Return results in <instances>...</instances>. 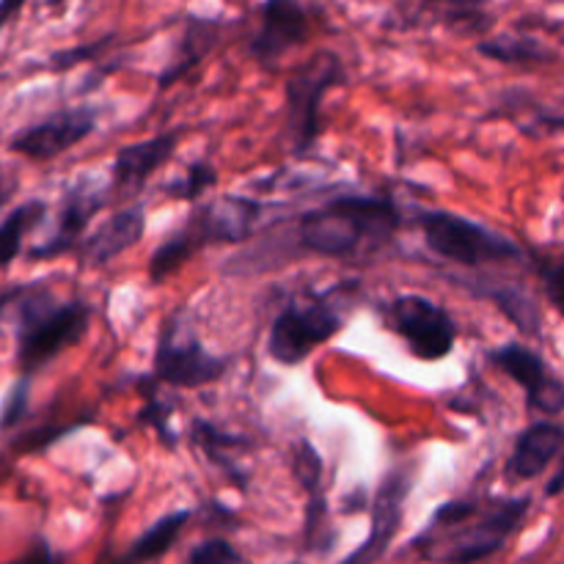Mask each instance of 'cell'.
<instances>
[{"label":"cell","instance_id":"obj_1","mask_svg":"<svg viewBox=\"0 0 564 564\" xmlns=\"http://www.w3.org/2000/svg\"><path fill=\"white\" fill-rule=\"evenodd\" d=\"M0 319L14 325L20 372L33 375L86 336L91 308L53 295L44 284H28L0 295Z\"/></svg>","mask_w":564,"mask_h":564},{"label":"cell","instance_id":"obj_2","mask_svg":"<svg viewBox=\"0 0 564 564\" xmlns=\"http://www.w3.org/2000/svg\"><path fill=\"white\" fill-rule=\"evenodd\" d=\"M402 226V213L391 196H336L308 209L295 226L301 251L317 257H352L367 242H386Z\"/></svg>","mask_w":564,"mask_h":564},{"label":"cell","instance_id":"obj_3","mask_svg":"<svg viewBox=\"0 0 564 564\" xmlns=\"http://www.w3.org/2000/svg\"><path fill=\"white\" fill-rule=\"evenodd\" d=\"M419 229L433 253L463 264V268H485V264L521 262L523 251L516 240L490 226L468 220L446 209H424L419 213Z\"/></svg>","mask_w":564,"mask_h":564},{"label":"cell","instance_id":"obj_4","mask_svg":"<svg viewBox=\"0 0 564 564\" xmlns=\"http://www.w3.org/2000/svg\"><path fill=\"white\" fill-rule=\"evenodd\" d=\"M347 83V66L330 50L312 55L295 75L286 80V135L292 138V152L306 154L323 132V99L325 94Z\"/></svg>","mask_w":564,"mask_h":564},{"label":"cell","instance_id":"obj_5","mask_svg":"<svg viewBox=\"0 0 564 564\" xmlns=\"http://www.w3.org/2000/svg\"><path fill=\"white\" fill-rule=\"evenodd\" d=\"M345 328V314L328 295L292 297L273 319L268 352L284 367H297L317 347L328 345Z\"/></svg>","mask_w":564,"mask_h":564},{"label":"cell","instance_id":"obj_6","mask_svg":"<svg viewBox=\"0 0 564 564\" xmlns=\"http://www.w3.org/2000/svg\"><path fill=\"white\" fill-rule=\"evenodd\" d=\"M152 367L158 383H169L171 389H202L224 378L229 358L209 352L198 339L196 328L174 314L160 330Z\"/></svg>","mask_w":564,"mask_h":564},{"label":"cell","instance_id":"obj_7","mask_svg":"<svg viewBox=\"0 0 564 564\" xmlns=\"http://www.w3.org/2000/svg\"><path fill=\"white\" fill-rule=\"evenodd\" d=\"M386 325L419 361H444L457 341V323L444 306L424 295H400L386 306Z\"/></svg>","mask_w":564,"mask_h":564},{"label":"cell","instance_id":"obj_8","mask_svg":"<svg viewBox=\"0 0 564 564\" xmlns=\"http://www.w3.org/2000/svg\"><path fill=\"white\" fill-rule=\"evenodd\" d=\"M529 510H532V496H512V499H494L485 510L471 516V527L460 529L452 540V549L441 554V560L449 562H479L490 560L507 545V540L523 527Z\"/></svg>","mask_w":564,"mask_h":564},{"label":"cell","instance_id":"obj_9","mask_svg":"<svg viewBox=\"0 0 564 564\" xmlns=\"http://www.w3.org/2000/svg\"><path fill=\"white\" fill-rule=\"evenodd\" d=\"M108 185L99 174H83L64 191L58 207V220H55L53 235L44 242L33 246L28 251V259H58L64 253L75 251L80 240L86 237V229L97 218L99 209L105 207L108 198Z\"/></svg>","mask_w":564,"mask_h":564},{"label":"cell","instance_id":"obj_10","mask_svg":"<svg viewBox=\"0 0 564 564\" xmlns=\"http://www.w3.org/2000/svg\"><path fill=\"white\" fill-rule=\"evenodd\" d=\"M490 364L516 380L527 394L529 411L560 416L564 411V383L549 369L545 358L523 341H507L488 352Z\"/></svg>","mask_w":564,"mask_h":564},{"label":"cell","instance_id":"obj_11","mask_svg":"<svg viewBox=\"0 0 564 564\" xmlns=\"http://www.w3.org/2000/svg\"><path fill=\"white\" fill-rule=\"evenodd\" d=\"M264 204L248 196H218L213 202L193 209L187 224L182 229L193 240V246L202 251L218 242H240L248 240L262 218Z\"/></svg>","mask_w":564,"mask_h":564},{"label":"cell","instance_id":"obj_12","mask_svg":"<svg viewBox=\"0 0 564 564\" xmlns=\"http://www.w3.org/2000/svg\"><path fill=\"white\" fill-rule=\"evenodd\" d=\"M97 119L99 110L91 108V105L58 110V113L17 132L11 138V152L22 154L28 160H53L58 154L69 152L80 141H86L97 130Z\"/></svg>","mask_w":564,"mask_h":564},{"label":"cell","instance_id":"obj_13","mask_svg":"<svg viewBox=\"0 0 564 564\" xmlns=\"http://www.w3.org/2000/svg\"><path fill=\"white\" fill-rule=\"evenodd\" d=\"M413 482H416V474L411 466H397L386 474L372 499V527H369L367 540L361 543V549L347 556V562H375L386 556V551L402 529L405 501L411 496Z\"/></svg>","mask_w":564,"mask_h":564},{"label":"cell","instance_id":"obj_14","mask_svg":"<svg viewBox=\"0 0 564 564\" xmlns=\"http://www.w3.org/2000/svg\"><path fill=\"white\" fill-rule=\"evenodd\" d=\"M308 39V14L301 0H264L259 9V28L248 42V53L259 64L275 69L286 53Z\"/></svg>","mask_w":564,"mask_h":564},{"label":"cell","instance_id":"obj_15","mask_svg":"<svg viewBox=\"0 0 564 564\" xmlns=\"http://www.w3.org/2000/svg\"><path fill=\"white\" fill-rule=\"evenodd\" d=\"M143 231H147L143 204H132V207H124L110 215V218H105L91 235L83 237L75 251L80 253L83 268H102V264L113 262L119 253L138 246Z\"/></svg>","mask_w":564,"mask_h":564},{"label":"cell","instance_id":"obj_16","mask_svg":"<svg viewBox=\"0 0 564 564\" xmlns=\"http://www.w3.org/2000/svg\"><path fill=\"white\" fill-rule=\"evenodd\" d=\"M564 449V427L556 422H534L516 438L512 455L507 460V479L512 482H532L543 477L545 468Z\"/></svg>","mask_w":564,"mask_h":564},{"label":"cell","instance_id":"obj_17","mask_svg":"<svg viewBox=\"0 0 564 564\" xmlns=\"http://www.w3.org/2000/svg\"><path fill=\"white\" fill-rule=\"evenodd\" d=\"M180 143V132H160V135L147 138V141L121 147L110 165V182L119 193L141 191L143 182L171 160Z\"/></svg>","mask_w":564,"mask_h":564},{"label":"cell","instance_id":"obj_18","mask_svg":"<svg viewBox=\"0 0 564 564\" xmlns=\"http://www.w3.org/2000/svg\"><path fill=\"white\" fill-rule=\"evenodd\" d=\"M490 0H402L400 11L405 25L413 22H435L457 33H485L494 25L488 14Z\"/></svg>","mask_w":564,"mask_h":564},{"label":"cell","instance_id":"obj_19","mask_svg":"<svg viewBox=\"0 0 564 564\" xmlns=\"http://www.w3.org/2000/svg\"><path fill=\"white\" fill-rule=\"evenodd\" d=\"M474 292L494 303L523 336L543 334V314H540L538 301L529 295L527 286L512 284V281H496V284L474 286Z\"/></svg>","mask_w":564,"mask_h":564},{"label":"cell","instance_id":"obj_20","mask_svg":"<svg viewBox=\"0 0 564 564\" xmlns=\"http://www.w3.org/2000/svg\"><path fill=\"white\" fill-rule=\"evenodd\" d=\"M218 20L193 17V20L187 22L185 36L180 39V47H176L174 58H171V64L165 66L163 75H160V88L174 86V83L182 80L187 72L196 69V66L202 64L204 55H207L209 50L215 47V42H218Z\"/></svg>","mask_w":564,"mask_h":564},{"label":"cell","instance_id":"obj_21","mask_svg":"<svg viewBox=\"0 0 564 564\" xmlns=\"http://www.w3.org/2000/svg\"><path fill=\"white\" fill-rule=\"evenodd\" d=\"M191 518H193L191 510H180V512H169V516H163L158 523H152V527H149L147 532L130 545V549H127L124 562H152L169 554V551L180 543L182 532H185Z\"/></svg>","mask_w":564,"mask_h":564},{"label":"cell","instance_id":"obj_22","mask_svg":"<svg viewBox=\"0 0 564 564\" xmlns=\"http://www.w3.org/2000/svg\"><path fill=\"white\" fill-rule=\"evenodd\" d=\"M44 213H47L44 202H25L11 209L6 220H0V270L14 262L25 237L44 220Z\"/></svg>","mask_w":564,"mask_h":564},{"label":"cell","instance_id":"obj_23","mask_svg":"<svg viewBox=\"0 0 564 564\" xmlns=\"http://www.w3.org/2000/svg\"><path fill=\"white\" fill-rule=\"evenodd\" d=\"M193 438H196V444L202 446V452L215 463V466L224 468V471L229 474L231 482H240V488H246V482H248L246 471H240V466L235 463V457L229 455V449L246 446V438L224 433V430L215 427V424H209V422H204V419H196V422H193Z\"/></svg>","mask_w":564,"mask_h":564},{"label":"cell","instance_id":"obj_24","mask_svg":"<svg viewBox=\"0 0 564 564\" xmlns=\"http://www.w3.org/2000/svg\"><path fill=\"white\" fill-rule=\"evenodd\" d=\"M479 53L501 64H549L554 53L532 36H496L477 44Z\"/></svg>","mask_w":564,"mask_h":564},{"label":"cell","instance_id":"obj_25","mask_svg":"<svg viewBox=\"0 0 564 564\" xmlns=\"http://www.w3.org/2000/svg\"><path fill=\"white\" fill-rule=\"evenodd\" d=\"M529 257H532L545 297L564 319V248H534Z\"/></svg>","mask_w":564,"mask_h":564},{"label":"cell","instance_id":"obj_26","mask_svg":"<svg viewBox=\"0 0 564 564\" xmlns=\"http://www.w3.org/2000/svg\"><path fill=\"white\" fill-rule=\"evenodd\" d=\"M218 185V171L209 163H193L185 169V176L176 182L165 185V193L171 198H180V202H196L202 193H207L209 187Z\"/></svg>","mask_w":564,"mask_h":564},{"label":"cell","instance_id":"obj_27","mask_svg":"<svg viewBox=\"0 0 564 564\" xmlns=\"http://www.w3.org/2000/svg\"><path fill=\"white\" fill-rule=\"evenodd\" d=\"M292 468H295V477L301 482V488L306 494L312 490H323V471H325V463L319 457V452L314 449L308 441H301L295 449V457H292Z\"/></svg>","mask_w":564,"mask_h":564},{"label":"cell","instance_id":"obj_28","mask_svg":"<svg viewBox=\"0 0 564 564\" xmlns=\"http://www.w3.org/2000/svg\"><path fill=\"white\" fill-rule=\"evenodd\" d=\"M143 394L149 397V405L143 408V422L149 424V427L154 430V433L160 435V441H163L169 449H174L176 446V435L174 430H171L169 424V416H171V405H165V402H160L158 397H154V378L149 380V386L143 389Z\"/></svg>","mask_w":564,"mask_h":564},{"label":"cell","instance_id":"obj_29","mask_svg":"<svg viewBox=\"0 0 564 564\" xmlns=\"http://www.w3.org/2000/svg\"><path fill=\"white\" fill-rule=\"evenodd\" d=\"M187 560L193 564H240L246 556L235 549L231 543H226L224 538H209L204 543H198L196 549L187 554Z\"/></svg>","mask_w":564,"mask_h":564},{"label":"cell","instance_id":"obj_30","mask_svg":"<svg viewBox=\"0 0 564 564\" xmlns=\"http://www.w3.org/2000/svg\"><path fill=\"white\" fill-rule=\"evenodd\" d=\"M28 411V375H22L20 383L11 389L9 400H6L3 413H0V430H11L20 424V419Z\"/></svg>","mask_w":564,"mask_h":564},{"label":"cell","instance_id":"obj_31","mask_svg":"<svg viewBox=\"0 0 564 564\" xmlns=\"http://www.w3.org/2000/svg\"><path fill=\"white\" fill-rule=\"evenodd\" d=\"M562 494H564V449L560 452V457H556L554 477H551L549 485H545V496H549V499H556V496Z\"/></svg>","mask_w":564,"mask_h":564},{"label":"cell","instance_id":"obj_32","mask_svg":"<svg viewBox=\"0 0 564 564\" xmlns=\"http://www.w3.org/2000/svg\"><path fill=\"white\" fill-rule=\"evenodd\" d=\"M22 6H25V0H0V28H3L11 17L20 14Z\"/></svg>","mask_w":564,"mask_h":564},{"label":"cell","instance_id":"obj_33","mask_svg":"<svg viewBox=\"0 0 564 564\" xmlns=\"http://www.w3.org/2000/svg\"><path fill=\"white\" fill-rule=\"evenodd\" d=\"M538 124L549 127V130H562V132H564V116H556V113H545V116H540V119H538Z\"/></svg>","mask_w":564,"mask_h":564},{"label":"cell","instance_id":"obj_34","mask_svg":"<svg viewBox=\"0 0 564 564\" xmlns=\"http://www.w3.org/2000/svg\"><path fill=\"white\" fill-rule=\"evenodd\" d=\"M9 196H11V187L6 185V180H3V171H0V207H3V204L9 202Z\"/></svg>","mask_w":564,"mask_h":564},{"label":"cell","instance_id":"obj_35","mask_svg":"<svg viewBox=\"0 0 564 564\" xmlns=\"http://www.w3.org/2000/svg\"><path fill=\"white\" fill-rule=\"evenodd\" d=\"M11 474V466H9V460H6V457H0V482H3L6 477H9Z\"/></svg>","mask_w":564,"mask_h":564},{"label":"cell","instance_id":"obj_36","mask_svg":"<svg viewBox=\"0 0 564 564\" xmlns=\"http://www.w3.org/2000/svg\"><path fill=\"white\" fill-rule=\"evenodd\" d=\"M47 3H50V6H64L66 0H47Z\"/></svg>","mask_w":564,"mask_h":564}]
</instances>
